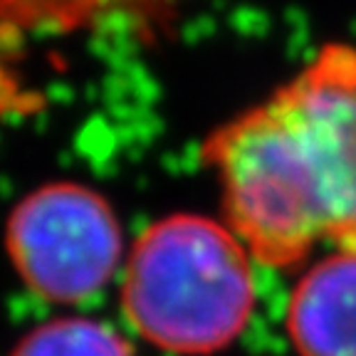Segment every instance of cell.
Returning a JSON list of instances; mask_svg holds the SVG:
<instances>
[{"label": "cell", "mask_w": 356, "mask_h": 356, "mask_svg": "<svg viewBox=\"0 0 356 356\" xmlns=\"http://www.w3.org/2000/svg\"><path fill=\"white\" fill-rule=\"evenodd\" d=\"M250 257L228 222L193 213L161 218L129 250L122 309L168 354H216L245 332L255 309Z\"/></svg>", "instance_id": "obj_1"}, {"label": "cell", "mask_w": 356, "mask_h": 356, "mask_svg": "<svg viewBox=\"0 0 356 356\" xmlns=\"http://www.w3.org/2000/svg\"><path fill=\"white\" fill-rule=\"evenodd\" d=\"M284 324L300 356H356V245L339 248L302 275Z\"/></svg>", "instance_id": "obj_4"}, {"label": "cell", "mask_w": 356, "mask_h": 356, "mask_svg": "<svg viewBox=\"0 0 356 356\" xmlns=\"http://www.w3.org/2000/svg\"><path fill=\"white\" fill-rule=\"evenodd\" d=\"M260 106L322 238L339 248L356 245V47L322 44Z\"/></svg>", "instance_id": "obj_2"}, {"label": "cell", "mask_w": 356, "mask_h": 356, "mask_svg": "<svg viewBox=\"0 0 356 356\" xmlns=\"http://www.w3.org/2000/svg\"><path fill=\"white\" fill-rule=\"evenodd\" d=\"M124 235L109 200L74 181H52L13 208L8 255L33 295L77 305L109 284Z\"/></svg>", "instance_id": "obj_3"}, {"label": "cell", "mask_w": 356, "mask_h": 356, "mask_svg": "<svg viewBox=\"0 0 356 356\" xmlns=\"http://www.w3.org/2000/svg\"><path fill=\"white\" fill-rule=\"evenodd\" d=\"M114 0H3L6 28L22 35H65L84 28Z\"/></svg>", "instance_id": "obj_6"}, {"label": "cell", "mask_w": 356, "mask_h": 356, "mask_svg": "<svg viewBox=\"0 0 356 356\" xmlns=\"http://www.w3.org/2000/svg\"><path fill=\"white\" fill-rule=\"evenodd\" d=\"M10 356H134V349L109 324L60 317L25 334Z\"/></svg>", "instance_id": "obj_5"}]
</instances>
